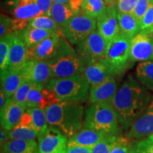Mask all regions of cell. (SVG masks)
I'll use <instances>...</instances> for the list:
<instances>
[{
	"instance_id": "8",
	"label": "cell",
	"mask_w": 153,
	"mask_h": 153,
	"mask_svg": "<svg viewBox=\"0 0 153 153\" xmlns=\"http://www.w3.org/2000/svg\"><path fill=\"white\" fill-rule=\"evenodd\" d=\"M108 42L95 30L81 43L76 45V51L85 65L91 61L103 58Z\"/></svg>"
},
{
	"instance_id": "44",
	"label": "cell",
	"mask_w": 153,
	"mask_h": 153,
	"mask_svg": "<svg viewBox=\"0 0 153 153\" xmlns=\"http://www.w3.org/2000/svg\"><path fill=\"white\" fill-rule=\"evenodd\" d=\"M9 131L7 130L4 128L3 127L1 126V129H0V143H1V146L7 142L9 140Z\"/></svg>"
},
{
	"instance_id": "35",
	"label": "cell",
	"mask_w": 153,
	"mask_h": 153,
	"mask_svg": "<svg viewBox=\"0 0 153 153\" xmlns=\"http://www.w3.org/2000/svg\"><path fill=\"white\" fill-rule=\"evenodd\" d=\"M134 141L123 135L118 136L110 153H129L134 148Z\"/></svg>"
},
{
	"instance_id": "21",
	"label": "cell",
	"mask_w": 153,
	"mask_h": 153,
	"mask_svg": "<svg viewBox=\"0 0 153 153\" xmlns=\"http://www.w3.org/2000/svg\"><path fill=\"white\" fill-rule=\"evenodd\" d=\"M1 90L7 99L11 98L25 79L20 70H1Z\"/></svg>"
},
{
	"instance_id": "28",
	"label": "cell",
	"mask_w": 153,
	"mask_h": 153,
	"mask_svg": "<svg viewBox=\"0 0 153 153\" xmlns=\"http://www.w3.org/2000/svg\"><path fill=\"white\" fill-rule=\"evenodd\" d=\"M31 117L33 128L38 133H43L48 128V123L47 121L45 110L37 107H31L26 108Z\"/></svg>"
},
{
	"instance_id": "17",
	"label": "cell",
	"mask_w": 153,
	"mask_h": 153,
	"mask_svg": "<svg viewBox=\"0 0 153 153\" xmlns=\"http://www.w3.org/2000/svg\"><path fill=\"white\" fill-rule=\"evenodd\" d=\"M59 102H60V100L54 91L45 86L38 84L30 91L26 105L27 108L37 107L45 109Z\"/></svg>"
},
{
	"instance_id": "40",
	"label": "cell",
	"mask_w": 153,
	"mask_h": 153,
	"mask_svg": "<svg viewBox=\"0 0 153 153\" xmlns=\"http://www.w3.org/2000/svg\"><path fill=\"white\" fill-rule=\"evenodd\" d=\"M13 19L1 14L0 18V37H3L6 35L12 33L11 32V26H12Z\"/></svg>"
},
{
	"instance_id": "3",
	"label": "cell",
	"mask_w": 153,
	"mask_h": 153,
	"mask_svg": "<svg viewBox=\"0 0 153 153\" xmlns=\"http://www.w3.org/2000/svg\"><path fill=\"white\" fill-rule=\"evenodd\" d=\"M51 67L52 78L66 77L84 72L85 64L62 34L58 51L48 61Z\"/></svg>"
},
{
	"instance_id": "4",
	"label": "cell",
	"mask_w": 153,
	"mask_h": 153,
	"mask_svg": "<svg viewBox=\"0 0 153 153\" xmlns=\"http://www.w3.org/2000/svg\"><path fill=\"white\" fill-rule=\"evenodd\" d=\"M60 101L85 102L89 98L90 85L83 73L66 77L52 78L45 85Z\"/></svg>"
},
{
	"instance_id": "37",
	"label": "cell",
	"mask_w": 153,
	"mask_h": 153,
	"mask_svg": "<svg viewBox=\"0 0 153 153\" xmlns=\"http://www.w3.org/2000/svg\"><path fill=\"white\" fill-rule=\"evenodd\" d=\"M134 148L137 153H153V137L150 136L137 141Z\"/></svg>"
},
{
	"instance_id": "48",
	"label": "cell",
	"mask_w": 153,
	"mask_h": 153,
	"mask_svg": "<svg viewBox=\"0 0 153 153\" xmlns=\"http://www.w3.org/2000/svg\"><path fill=\"white\" fill-rule=\"evenodd\" d=\"M19 0H11V4H12L13 6H14L15 4H16L17 1H18Z\"/></svg>"
},
{
	"instance_id": "45",
	"label": "cell",
	"mask_w": 153,
	"mask_h": 153,
	"mask_svg": "<svg viewBox=\"0 0 153 153\" xmlns=\"http://www.w3.org/2000/svg\"><path fill=\"white\" fill-rule=\"evenodd\" d=\"M0 92H1L0 93V108H1V107L4 105L6 101H7V97L5 96L4 93L1 90Z\"/></svg>"
},
{
	"instance_id": "29",
	"label": "cell",
	"mask_w": 153,
	"mask_h": 153,
	"mask_svg": "<svg viewBox=\"0 0 153 153\" xmlns=\"http://www.w3.org/2000/svg\"><path fill=\"white\" fill-rule=\"evenodd\" d=\"M28 26L41 29L53 30V31H62V28L55 22V21L48 15H40L31 19L28 24Z\"/></svg>"
},
{
	"instance_id": "24",
	"label": "cell",
	"mask_w": 153,
	"mask_h": 153,
	"mask_svg": "<svg viewBox=\"0 0 153 153\" xmlns=\"http://www.w3.org/2000/svg\"><path fill=\"white\" fill-rule=\"evenodd\" d=\"M14 7L12 13L14 19L28 24H29L30 21L35 17L44 14L41 7L36 2L26 5L15 6Z\"/></svg>"
},
{
	"instance_id": "12",
	"label": "cell",
	"mask_w": 153,
	"mask_h": 153,
	"mask_svg": "<svg viewBox=\"0 0 153 153\" xmlns=\"http://www.w3.org/2000/svg\"><path fill=\"white\" fill-rule=\"evenodd\" d=\"M28 48L23 36L22 31L11 33V48L7 69L21 70L28 60Z\"/></svg>"
},
{
	"instance_id": "6",
	"label": "cell",
	"mask_w": 153,
	"mask_h": 153,
	"mask_svg": "<svg viewBox=\"0 0 153 153\" xmlns=\"http://www.w3.org/2000/svg\"><path fill=\"white\" fill-rule=\"evenodd\" d=\"M132 38L120 33L108 41L103 60L111 70L113 74H120L128 68L130 50Z\"/></svg>"
},
{
	"instance_id": "5",
	"label": "cell",
	"mask_w": 153,
	"mask_h": 153,
	"mask_svg": "<svg viewBox=\"0 0 153 153\" xmlns=\"http://www.w3.org/2000/svg\"><path fill=\"white\" fill-rule=\"evenodd\" d=\"M83 126L108 134L122 135L118 118L108 101L92 104L89 107L85 112Z\"/></svg>"
},
{
	"instance_id": "1",
	"label": "cell",
	"mask_w": 153,
	"mask_h": 153,
	"mask_svg": "<svg viewBox=\"0 0 153 153\" xmlns=\"http://www.w3.org/2000/svg\"><path fill=\"white\" fill-rule=\"evenodd\" d=\"M150 102L148 89L133 76H128L110 101L122 131L129 129Z\"/></svg>"
},
{
	"instance_id": "25",
	"label": "cell",
	"mask_w": 153,
	"mask_h": 153,
	"mask_svg": "<svg viewBox=\"0 0 153 153\" xmlns=\"http://www.w3.org/2000/svg\"><path fill=\"white\" fill-rule=\"evenodd\" d=\"M54 32L55 31L30 27L28 26L26 29L23 30L22 33L28 49H30L35 47L40 42L43 41L45 38L48 37Z\"/></svg>"
},
{
	"instance_id": "15",
	"label": "cell",
	"mask_w": 153,
	"mask_h": 153,
	"mask_svg": "<svg viewBox=\"0 0 153 153\" xmlns=\"http://www.w3.org/2000/svg\"><path fill=\"white\" fill-rule=\"evenodd\" d=\"M97 30L107 42L120 33L116 7H107L105 12L97 19Z\"/></svg>"
},
{
	"instance_id": "14",
	"label": "cell",
	"mask_w": 153,
	"mask_h": 153,
	"mask_svg": "<svg viewBox=\"0 0 153 153\" xmlns=\"http://www.w3.org/2000/svg\"><path fill=\"white\" fill-rule=\"evenodd\" d=\"M62 36V31H55L33 48L28 49V60L48 61L53 58L58 51Z\"/></svg>"
},
{
	"instance_id": "50",
	"label": "cell",
	"mask_w": 153,
	"mask_h": 153,
	"mask_svg": "<svg viewBox=\"0 0 153 153\" xmlns=\"http://www.w3.org/2000/svg\"><path fill=\"white\" fill-rule=\"evenodd\" d=\"M150 33H153V28H152V30H151V31L150 32Z\"/></svg>"
},
{
	"instance_id": "46",
	"label": "cell",
	"mask_w": 153,
	"mask_h": 153,
	"mask_svg": "<svg viewBox=\"0 0 153 153\" xmlns=\"http://www.w3.org/2000/svg\"><path fill=\"white\" fill-rule=\"evenodd\" d=\"M107 7H116L118 0H104Z\"/></svg>"
},
{
	"instance_id": "7",
	"label": "cell",
	"mask_w": 153,
	"mask_h": 153,
	"mask_svg": "<svg viewBox=\"0 0 153 153\" xmlns=\"http://www.w3.org/2000/svg\"><path fill=\"white\" fill-rule=\"evenodd\" d=\"M97 28V19L83 10L76 13L62 28V34L72 45H78Z\"/></svg>"
},
{
	"instance_id": "2",
	"label": "cell",
	"mask_w": 153,
	"mask_h": 153,
	"mask_svg": "<svg viewBox=\"0 0 153 153\" xmlns=\"http://www.w3.org/2000/svg\"><path fill=\"white\" fill-rule=\"evenodd\" d=\"M45 110L48 126L60 130L68 140L82 128L84 106L82 103L60 101Z\"/></svg>"
},
{
	"instance_id": "9",
	"label": "cell",
	"mask_w": 153,
	"mask_h": 153,
	"mask_svg": "<svg viewBox=\"0 0 153 153\" xmlns=\"http://www.w3.org/2000/svg\"><path fill=\"white\" fill-rule=\"evenodd\" d=\"M68 138L53 126L48 128L38 137L39 153H65Z\"/></svg>"
},
{
	"instance_id": "47",
	"label": "cell",
	"mask_w": 153,
	"mask_h": 153,
	"mask_svg": "<svg viewBox=\"0 0 153 153\" xmlns=\"http://www.w3.org/2000/svg\"><path fill=\"white\" fill-rule=\"evenodd\" d=\"M53 2L54 3H62V4H67L69 3L70 0H52Z\"/></svg>"
},
{
	"instance_id": "10",
	"label": "cell",
	"mask_w": 153,
	"mask_h": 153,
	"mask_svg": "<svg viewBox=\"0 0 153 153\" xmlns=\"http://www.w3.org/2000/svg\"><path fill=\"white\" fill-rule=\"evenodd\" d=\"M130 60L131 62L153 60V33L140 31L132 38Z\"/></svg>"
},
{
	"instance_id": "49",
	"label": "cell",
	"mask_w": 153,
	"mask_h": 153,
	"mask_svg": "<svg viewBox=\"0 0 153 153\" xmlns=\"http://www.w3.org/2000/svg\"><path fill=\"white\" fill-rule=\"evenodd\" d=\"M134 146H135V145H134ZM129 153H137V151L135 150V148H133V149H132L131 151V152H130Z\"/></svg>"
},
{
	"instance_id": "18",
	"label": "cell",
	"mask_w": 153,
	"mask_h": 153,
	"mask_svg": "<svg viewBox=\"0 0 153 153\" xmlns=\"http://www.w3.org/2000/svg\"><path fill=\"white\" fill-rule=\"evenodd\" d=\"M83 74L91 87L102 83L108 76L114 75L111 70L102 58L88 63L85 66Z\"/></svg>"
},
{
	"instance_id": "27",
	"label": "cell",
	"mask_w": 153,
	"mask_h": 153,
	"mask_svg": "<svg viewBox=\"0 0 153 153\" xmlns=\"http://www.w3.org/2000/svg\"><path fill=\"white\" fill-rule=\"evenodd\" d=\"M136 77L147 89L153 91V61L139 63L136 68Z\"/></svg>"
},
{
	"instance_id": "41",
	"label": "cell",
	"mask_w": 153,
	"mask_h": 153,
	"mask_svg": "<svg viewBox=\"0 0 153 153\" xmlns=\"http://www.w3.org/2000/svg\"><path fill=\"white\" fill-rule=\"evenodd\" d=\"M35 2L41 7L44 14L51 15V9L53 4L52 0H35Z\"/></svg>"
},
{
	"instance_id": "36",
	"label": "cell",
	"mask_w": 153,
	"mask_h": 153,
	"mask_svg": "<svg viewBox=\"0 0 153 153\" xmlns=\"http://www.w3.org/2000/svg\"><path fill=\"white\" fill-rule=\"evenodd\" d=\"M153 28V0L149 6L148 10L140 23V31L150 32Z\"/></svg>"
},
{
	"instance_id": "11",
	"label": "cell",
	"mask_w": 153,
	"mask_h": 153,
	"mask_svg": "<svg viewBox=\"0 0 153 153\" xmlns=\"http://www.w3.org/2000/svg\"><path fill=\"white\" fill-rule=\"evenodd\" d=\"M153 135V98L146 109L135 119L129 128L126 137L135 141L145 139Z\"/></svg>"
},
{
	"instance_id": "33",
	"label": "cell",
	"mask_w": 153,
	"mask_h": 153,
	"mask_svg": "<svg viewBox=\"0 0 153 153\" xmlns=\"http://www.w3.org/2000/svg\"><path fill=\"white\" fill-rule=\"evenodd\" d=\"M37 85L38 84L36 82L25 79L11 98L17 103L26 105L30 91Z\"/></svg>"
},
{
	"instance_id": "23",
	"label": "cell",
	"mask_w": 153,
	"mask_h": 153,
	"mask_svg": "<svg viewBox=\"0 0 153 153\" xmlns=\"http://www.w3.org/2000/svg\"><path fill=\"white\" fill-rule=\"evenodd\" d=\"M118 20L120 33L133 38L140 31V23L133 13L118 12Z\"/></svg>"
},
{
	"instance_id": "26",
	"label": "cell",
	"mask_w": 153,
	"mask_h": 153,
	"mask_svg": "<svg viewBox=\"0 0 153 153\" xmlns=\"http://www.w3.org/2000/svg\"><path fill=\"white\" fill-rule=\"evenodd\" d=\"M75 14L70 8L69 3H54L51 9V16L61 28Z\"/></svg>"
},
{
	"instance_id": "43",
	"label": "cell",
	"mask_w": 153,
	"mask_h": 153,
	"mask_svg": "<svg viewBox=\"0 0 153 153\" xmlns=\"http://www.w3.org/2000/svg\"><path fill=\"white\" fill-rule=\"evenodd\" d=\"M84 1L85 0H70L69 5L74 14H76L82 10Z\"/></svg>"
},
{
	"instance_id": "22",
	"label": "cell",
	"mask_w": 153,
	"mask_h": 153,
	"mask_svg": "<svg viewBox=\"0 0 153 153\" xmlns=\"http://www.w3.org/2000/svg\"><path fill=\"white\" fill-rule=\"evenodd\" d=\"M1 148V153H39L36 140L9 139Z\"/></svg>"
},
{
	"instance_id": "34",
	"label": "cell",
	"mask_w": 153,
	"mask_h": 153,
	"mask_svg": "<svg viewBox=\"0 0 153 153\" xmlns=\"http://www.w3.org/2000/svg\"><path fill=\"white\" fill-rule=\"evenodd\" d=\"M120 135L108 134L92 148L91 153H110Z\"/></svg>"
},
{
	"instance_id": "42",
	"label": "cell",
	"mask_w": 153,
	"mask_h": 153,
	"mask_svg": "<svg viewBox=\"0 0 153 153\" xmlns=\"http://www.w3.org/2000/svg\"><path fill=\"white\" fill-rule=\"evenodd\" d=\"M91 147L83 146H68L65 153H91Z\"/></svg>"
},
{
	"instance_id": "19",
	"label": "cell",
	"mask_w": 153,
	"mask_h": 153,
	"mask_svg": "<svg viewBox=\"0 0 153 153\" xmlns=\"http://www.w3.org/2000/svg\"><path fill=\"white\" fill-rule=\"evenodd\" d=\"M117 89L116 79L114 75H111L102 83L90 88L89 100L91 104L105 101L110 102Z\"/></svg>"
},
{
	"instance_id": "16",
	"label": "cell",
	"mask_w": 153,
	"mask_h": 153,
	"mask_svg": "<svg viewBox=\"0 0 153 153\" xmlns=\"http://www.w3.org/2000/svg\"><path fill=\"white\" fill-rule=\"evenodd\" d=\"M27 106L19 104L12 98L7 99L4 105L0 110L1 126L7 131H11L20 122Z\"/></svg>"
},
{
	"instance_id": "31",
	"label": "cell",
	"mask_w": 153,
	"mask_h": 153,
	"mask_svg": "<svg viewBox=\"0 0 153 153\" xmlns=\"http://www.w3.org/2000/svg\"><path fill=\"white\" fill-rule=\"evenodd\" d=\"M39 134L35 130L30 128L24 127L17 125L11 131H9V139H22L32 140H36L38 137Z\"/></svg>"
},
{
	"instance_id": "13",
	"label": "cell",
	"mask_w": 153,
	"mask_h": 153,
	"mask_svg": "<svg viewBox=\"0 0 153 153\" xmlns=\"http://www.w3.org/2000/svg\"><path fill=\"white\" fill-rule=\"evenodd\" d=\"M26 80L45 86L52 79L51 67L48 61L30 59L20 70Z\"/></svg>"
},
{
	"instance_id": "51",
	"label": "cell",
	"mask_w": 153,
	"mask_h": 153,
	"mask_svg": "<svg viewBox=\"0 0 153 153\" xmlns=\"http://www.w3.org/2000/svg\"><path fill=\"white\" fill-rule=\"evenodd\" d=\"M150 137H153V135H150Z\"/></svg>"
},
{
	"instance_id": "39",
	"label": "cell",
	"mask_w": 153,
	"mask_h": 153,
	"mask_svg": "<svg viewBox=\"0 0 153 153\" xmlns=\"http://www.w3.org/2000/svg\"><path fill=\"white\" fill-rule=\"evenodd\" d=\"M150 2L151 0H138L137 1V4L134 9L133 14L135 15L140 23H141V21L148 10Z\"/></svg>"
},
{
	"instance_id": "30",
	"label": "cell",
	"mask_w": 153,
	"mask_h": 153,
	"mask_svg": "<svg viewBox=\"0 0 153 153\" xmlns=\"http://www.w3.org/2000/svg\"><path fill=\"white\" fill-rule=\"evenodd\" d=\"M106 8L104 0H85L82 5V10L96 19L104 14Z\"/></svg>"
},
{
	"instance_id": "38",
	"label": "cell",
	"mask_w": 153,
	"mask_h": 153,
	"mask_svg": "<svg viewBox=\"0 0 153 153\" xmlns=\"http://www.w3.org/2000/svg\"><path fill=\"white\" fill-rule=\"evenodd\" d=\"M138 0H118L116 9L119 13H133Z\"/></svg>"
},
{
	"instance_id": "32",
	"label": "cell",
	"mask_w": 153,
	"mask_h": 153,
	"mask_svg": "<svg viewBox=\"0 0 153 153\" xmlns=\"http://www.w3.org/2000/svg\"><path fill=\"white\" fill-rule=\"evenodd\" d=\"M11 48V34L6 35L0 40V70L7 68Z\"/></svg>"
},
{
	"instance_id": "20",
	"label": "cell",
	"mask_w": 153,
	"mask_h": 153,
	"mask_svg": "<svg viewBox=\"0 0 153 153\" xmlns=\"http://www.w3.org/2000/svg\"><path fill=\"white\" fill-rule=\"evenodd\" d=\"M108 133L104 131L84 128L68 140V146L91 147L98 143Z\"/></svg>"
}]
</instances>
